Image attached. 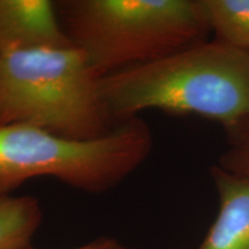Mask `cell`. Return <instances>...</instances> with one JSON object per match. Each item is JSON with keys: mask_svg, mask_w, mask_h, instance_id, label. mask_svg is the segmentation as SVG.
Instances as JSON below:
<instances>
[{"mask_svg": "<svg viewBox=\"0 0 249 249\" xmlns=\"http://www.w3.org/2000/svg\"><path fill=\"white\" fill-rule=\"evenodd\" d=\"M102 91L119 123L160 110L217 121L229 134L249 120V54L207 39L102 77Z\"/></svg>", "mask_w": 249, "mask_h": 249, "instance_id": "cell-1", "label": "cell"}, {"mask_svg": "<svg viewBox=\"0 0 249 249\" xmlns=\"http://www.w3.org/2000/svg\"><path fill=\"white\" fill-rule=\"evenodd\" d=\"M119 124L105 102L102 77L75 45L0 51V126L93 140Z\"/></svg>", "mask_w": 249, "mask_h": 249, "instance_id": "cell-2", "label": "cell"}, {"mask_svg": "<svg viewBox=\"0 0 249 249\" xmlns=\"http://www.w3.org/2000/svg\"><path fill=\"white\" fill-rule=\"evenodd\" d=\"M71 42L105 77L207 40L211 33L202 0L54 1Z\"/></svg>", "mask_w": 249, "mask_h": 249, "instance_id": "cell-3", "label": "cell"}, {"mask_svg": "<svg viewBox=\"0 0 249 249\" xmlns=\"http://www.w3.org/2000/svg\"><path fill=\"white\" fill-rule=\"evenodd\" d=\"M151 148L150 127L139 116L93 140L61 138L26 124L0 126V197L38 177L87 193L107 192L135 172Z\"/></svg>", "mask_w": 249, "mask_h": 249, "instance_id": "cell-4", "label": "cell"}, {"mask_svg": "<svg viewBox=\"0 0 249 249\" xmlns=\"http://www.w3.org/2000/svg\"><path fill=\"white\" fill-rule=\"evenodd\" d=\"M71 45L54 1L0 0V51Z\"/></svg>", "mask_w": 249, "mask_h": 249, "instance_id": "cell-5", "label": "cell"}, {"mask_svg": "<svg viewBox=\"0 0 249 249\" xmlns=\"http://www.w3.org/2000/svg\"><path fill=\"white\" fill-rule=\"evenodd\" d=\"M210 173L219 209L198 249H249V176L229 172L218 165Z\"/></svg>", "mask_w": 249, "mask_h": 249, "instance_id": "cell-6", "label": "cell"}, {"mask_svg": "<svg viewBox=\"0 0 249 249\" xmlns=\"http://www.w3.org/2000/svg\"><path fill=\"white\" fill-rule=\"evenodd\" d=\"M39 202L33 196L0 197V249H29L42 223Z\"/></svg>", "mask_w": 249, "mask_h": 249, "instance_id": "cell-7", "label": "cell"}, {"mask_svg": "<svg viewBox=\"0 0 249 249\" xmlns=\"http://www.w3.org/2000/svg\"><path fill=\"white\" fill-rule=\"evenodd\" d=\"M214 39L249 54V0H202Z\"/></svg>", "mask_w": 249, "mask_h": 249, "instance_id": "cell-8", "label": "cell"}, {"mask_svg": "<svg viewBox=\"0 0 249 249\" xmlns=\"http://www.w3.org/2000/svg\"><path fill=\"white\" fill-rule=\"evenodd\" d=\"M227 136L229 148L220 156L218 166L229 172L249 176V120Z\"/></svg>", "mask_w": 249, "mask_h": 249, "instance_id": "cell-9", "label": "cell"}, {"mask_svg": "<svg viewBox=\"0 0 249 249\" xmlns=\"http://www.w3.org/2000/svg\"><path fill=\"white\" fill-rule=\"evenodd\" d=\"M29 249H33V247ZM75 249H126V247H124V246L121 245L120 242H118L116 239L104 236V238H99L97 240Z\"/></svg>", "mask_w": 249, "mask_h": 249, "instance_id": "cell-10", "label": "cell"}]
</instances>
